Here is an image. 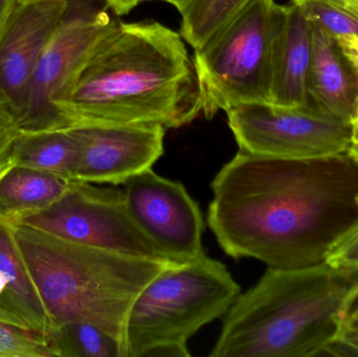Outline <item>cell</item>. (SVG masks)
<instances>
[{
    "instance_id": "obj_1",
    "label": "cell",
    "mask_w": 358,
    "mask_h": 357,
    "mask_svg": "<svg viewBox=\"0 0 358 357\" xmlns=\"http://www.w3.org/2000/svg\"><path fill=\"white\" fill-rule=\"evenodd\" d=\"M212 191L208 224L223 252L271 268L323 263L358 224V159L350 152L278 159L239 149Z\"/></svg>"
},
{
    "instance_id": "obj_2",
    "label": "cell",
    "mask_w": 358,
    "mask_h": 357,
    "mask_svg": "<svg viewBox=\"0 0 358 357\" xmlns=\"http://www.w3.org/2000/svg\"><path fill=\"white\" fill-rule=\"evenodd\" d=\"M55 108L62 130L134 124L169 129L202 112L193 59L182 37L157 21L115 23Z\"/></svg>"
},
{
    "instance_id": "obj_3",
    "label": "cell",
    "mask_w": 358,
    "mask_h": 357,
    "mask_svg": "<svg viewBox=\"0 0 358 357\" xmlns=\"http://www.w3.org/2000/svg\"><path fill=\"white\" fill-rule=\"evenodd\" d=\"M357 287L358 270L326 262L268 268L225 314L210 356H327L342 333L345 308Z\"/></svg>"
},
{
    "instance_id": "obj_4",
    "label": "cell",
    "mask_w": 358,
    "mask_h": 357,
    "mask_svg": "<svg viewBox=\"0 0 358 357\" xmlns=\"http://www.w3.org/2000/svg\"><path fill=\"white\" fill-rule=\"evenodd\" d=\"M12 226L55 329L90 323L125 349L126 320L134 300L159 272L178 263L73 242L24 224Z\"/></svg>"
},
{
    "instance_id": "obj_5",
    "label": "cell",
    "mask_w": 358,
    "mask_h": 357,
    "mask_svg": "<svg viewBox=\"0 0 358 357\" xmlns=\"http://www.w3.org/2000/svg\"><path fill=\"white\" fill-rule=\"evenodd\" d=\"M285 10L275 0H250L194 50L202 113L208 119L237 105L271 103Z\"/></svg>"
},
{
    "instance_id": "obj_6",
    "label": "cell",
    "mask_w": 358,
    "mask_h": 357,
    "mask_svg": "<svg viewBox=\"0 0 358 357\" xmlns=\"http://www.w3.org/2000/svg\"><path fill=\"white\" fill-rule=\"evenodd\" d=\"M240 286L224 264L204 254L168 266L138 293L125 326L127 357H144L163 344H185L202 327L223 318Z\"/></svg>"
},
{
    "instance_id": "obj_7",
    "label": "cell",
    "mask_w": 358,
    "mask_h": 357,
    "mask_svg": "<svg viewBox=\"0 0 358 357\" xmlns=\"http://www.w3.org/2000/svg\"><path fill=\"white\" fill-rule=\"evenodd\" d=\"M12 224H24L82 245L171 261L141 232L128 211L124 191L113 186L73 180L52 205Z\"/></svg>"
},
{
    "instance_id": "obj_8",
    "label": "cell",
    "mask_w": 358,
    "mask_h": 357,
    "mask_svg": "<svg viewBox=\"0 0 358 357\" xmlns=\"http://www.w3.org/2000/svg\"><path fill=\"white\" fill-rule=\"evenodd\" d=\"M240 150L278 159L343 154L352 145V124L317 109L246 103L225 111Z\"/></svg>"
},
{
    "instance_id": "obj_9",
    "label": "cell",
    "mask_w": 358,
    "mask_h": 357,
    "mask_svg": "<svg viewBox=\"0 0 358 357\" xmlns=\"http://www.w3.org/2000/svg\"><path fill=\"white\" fill-rule=\"evenodd\" d=\"M115 21L105 10L66 17L44 48L17 117L21 133L61 129L55 103Z\"/></svg>"
},
{
    "instance_id": "obj_10",
    "label": "cell",
    "mask_w": 358,
    "mask_h": 357,
    "mask_svg": "<svg viewBox=\"0 0 358 357\" xmlns=\"http://www.w3.org/2000/svg\"><path fill=\"white\" fill-rule=\"evenodd\" d=\"M123 187L134 224L166 259L185 263L204 255L202 213L181 182L162 177L150 168Z\"/></svg>"
},
{
    "instance_id": "obj_11",
    "label": "cell",
    "mask_w": 358,
    "mask_h": 357,
    "mask_svg": "<svg viewBox=\"0 0 358 357\" xmlns=\"http://www.w3.org/2000/svg\"><path fill=\"white\" fill-rule=\"evenodd\" d=\"M67 130L80 148L77 182L123 184L152 168L165 151L167 128L161 124L88 125Z\"/></svg>"
},
{
    "instance_id": "obj_12",
    "label": "cell",
    "mask_w": 358,
    "mask_h": 357,
    "mask_svg": "<svg viewBox=\"0 0 358 357\" xmlns=\"http://www.w3.org/2000/svg\"><path fill=\"white\" fill-rule=\"evenodd\" d=\"M69 8V0H13L0 33V94L16 117L36 65Z\"/></svg>"
},
{
    "instance_id": "obj_13",
    "label": "cell",
    "mask_w": 358,
    "mask_h": 357,
    "mask_svg": "<svg viewBox=\"0 0 358 357\" xmlns=\"http://www.w3.org/2000/svg\"><path fill=\"white\" fill-rule=\"evenodd\" d=\"M311 36L308 81L311 104L323 112L351 123L357 96L355 71L332 34L313 23Z\"/></svg>"
},
{
    "instance_id": "obj_14",
    "label": "cell",
    "mask_w": 358,
    "mask_h": 357,
    "mask_svg": "<svg viewBox=\"0 0 358 357\" xmlns=\"http://www.w3.org/2000/svg\"><path fill=\"white\" fill-rule=\"evenodd\" d=\"M278 42L271 104L281 107L311 105L308 92L313 23L290 0Z\"/></svg>"
},
{
    "instance_id": "obj_15",
    "label": "cell",
    "mask_w": 358,
    "mask_h": 357,
    "mask_svg": "<svg viewBox=\"0 0 358 357\" xmlns=\"http://www.w3.org/2000/svg\"><path fill=\"white\" fill-rule=\"evenodd\" d=\"M0 272L8 280V287L0 297V320L50 337L55 330L52 319L17 247L12 224L2 217H0Z\"/></svg>"
},
{
    "instance_id": "obj_16",
    "label": "cell",
    "mask_w": 358,
    "mask_h": 357,
    "mask_svg": "<svg viewBox=\"0 0 358 357\" xmlns=\"http://www.w3.org/2000/svg\"><path fill=\"white\" fill-rule=\"evenodd\" d=\"M73 180L15 165L0 180V217L13 222L58 201Z\"/></svg>"
},
{
    "instance_id": "obj_17",
    "label": "cell",
    "mask_w": 358,
    "mask_h": 357,
    "mask_svg": "<svg viewBox=\"0 0 358 357\" xmlns=\"http://www.w3.org/2000/svg\"><path fill=\"white\" fill-rule=\"evenodd\" d=\"M79 161V145L69 130L20 134L17 165L75 180Z\"/></svg>"
},
{
    "instance_id": "obj_18",
    "label": "cell",
    "mask_w": 358,
    "mask_h": 357,
    "mask_svg": "<svg viewBox=\"0 0 358 357\" xmlns=\"http://www.w3.org/2000/svg\"><path fill=\"white\" fill-rule=\"evenodd\" d=\"M50 337L58 357H127L119 340L90 323H65Z\"/></svg>"
},
{
    "instance_id": "obj_19",
    "label": "cell",
    "mask_w": 358,
    "mask_h": 357,
    "mask_svg": "<svg viewBox=\"0 0 358 357\" xmlns=\"http://www.w3.org/2000/svg\"><path fill=\"white\" fill-rule=\"evenodd\" d=\"M250 0H192L181 14L180 35L194 50L220 31Z\"/></svg>"
},
{
    "instance_id": "obj_20",
    "label": "cell",
    "mask_w": 358,
    "mask_h": 357,
    "mask_svg": "<svg viewBox=\"0 0 358 357\" xmlns=\"http://www.w3.org/2000/svg\"><path fill=\"white\" fill-rule=\"evenodd\" d=\"M0 357H58L52 337L0 320Z\"/></svg>"
},
{
    "instance_id": "obj_21",
    "label": "cell",
    "mask_w": 358,
    "mask_h": 357,
    "mask_svg": "<svg viewBox=\"0 0 358 357\" xmlns=\"http://www.w3.org/2000/svg\"><path fill=\"white\" fill-rule=\"evenodd\" d=\"M304 10L310 22L325 29L334 37L358 35V20L346 10L323 0H292Z\"/></svg>"
},
{
    "instance_id": "obj_22",
    "label": "cell",
    "mask_w": 358,
    "mask_h": 357,
    "mask_svg": "<svg viewBox=\"0 0 358 357\" xmlns=\"http://www.w3.org/2000/svg\"><path fill=\"white\" fill-rule=\"evenodd\" d=\"M20 134L16 115L0 94V180L17 165L16 149Z\"/></svg>"
},
{
    "instance_id": "obj_23",
    "label": "cell",
    "mask_w": 358,
    "mask_h": 357,
    "mask_svg": "<svg viewBox=\"0 0 358 357\" xmlns=\"http://www.w3.org/2000/svg\"><path fill=\"white\" fill-rule=\"evenodd\" d=\"M325 262L334 268L358 270V224L332 247Z\"/></svg>"
},
{
    "instance_id": "obj_24",
    "label": "cell",
    "mask_w": 358,
    "mask_h": 357,
    "mask_svg": "<svg viewBox=\"0 0 358 357\" xmlns=\"http://www.w3.org/2000/svg\"><path fill=\"white\" fill-rule=\"evenodd\" d=\"M338 40L341 50L344 52L345 57L348 59L349 63L355 71L357 81V96L355 103V112L351 124L358 122V35H345L336 37Z\"/></svg>"
},
{
    "instance_id": "obj_25",
    "label": "cell",
    "mask_w": 358,
    "mask_h": 357,
    "mask_svg": "<svg viewBox=\"0 0 358 357\" xmlns=\"http://www.w3.org/2000/svg\"><path fill=\"white\" fill-rule=\"evenodd\" d=\"M191 356L185 344H163L149 350L144 357H187Z\"/></svg>"
},
{
    "instance_id": "obj_26",
    "label": "cell",
    "mask_w": 358,
    "mask_h": 357,
    "mask_svg": "<svg viewBox=\"0 0 358 357\" xmlns=\"http://www.w3.org/2000/svg\"><path fill=\"white\" fill-rule=\"evenodd\" d=\"M117 15H126L131 12L142 0H104Z\"/></svg>"
},
{
    "instance_id": "obj_27",
    "label": "cell",
    "mask_w": 358,
    "mask_h": 357,
    "mask_svg": "<svg viewBox=\"0 0 358 357\" xmlns=\"http://www.w3.org/2000/svg\"><path fill=\"white\" fill-rule=\"evenodd\" d=\"M323 1L346 10L358 20V0H323Z\"/></svg>"
},
{
    "instance_id": "obj_28",
    "label": "cell",
    "mask_w": 358,
    "mask_h": 357,
    "mask_svg": "<svg viewBox=\"0 0 358 357\" xmlns=\"http://www.w3.org/2000/svg\"><path fill=\"white\" fill-rule=\"evenodd\" d=\"M355 316H358V287L353 291L347 302L346 308H345L344 323Z\"/></svg>"
},
{
    "instance_id": "obj_29",
    "label": "cell",
    "mask_w": 358,
    "mask_h": 357,
    "mask_svg": "<svg viewBox=\"0 0 358 357\" xmlns=\"http://www.w3.org/2000/svg\"><path fill=\"white\" fill-rule=\"evenodd\" d=\"M13 0H0V33H1L2 27L6 23V17L10 12V6H12Z\"/></svg>"
},
{
    "instance_id": "obj_30",
    "label": "cell",
    "mask_w": 358,
    "mask_h": 357,
    "mask_svg": "<svg viewBox=\"0 0 358 357\" xmlns=\"http://www.w3.org/2000/svg\"><path fill=\"white\" fill-rule=\"evenodd\" d=\"M343 331L358 335V316L349 319L343 325Z\"/></svg>"
},
{
    "instance_id": "obj_31",
    "label": "cell",
    "mask_w": 358,
    "mask_h": 357,
    "mask_svg": "<svg viewBox=\"0 0 358 357\" xmlns=\"http://www.w3.org/2000/svg\"><path fill=\"white\" fill-rule=\"evenodd\" d=\"M349 152L358 159V122L352 124V145Z\"/></svg>"
},
{
    "instance_id": "obj_32",
    "label": "cell",
    "mask_w": 358,
    "mask_h": 357,
    "mask_svg": "<svg viewBox=\"0 0 358 357\" xmlns=\"http://www.w3.org/2000/svg\"><path fill=\"white\" fill-rule=\"evenodd\" d=\"M162 1L168 2V3L172 4V6H176V8H178L179 13H181L185 10V6H187L192 0H162Z\"/></svg>"
},
{
    "instance_id": "obj_33",
    "label": "cell",
    "mask_w": 358,
    "mask_h": 357,
    "mask_svg": "<svg viewBox=\"0 0 358 357\" xmlns=\"http://www.w3.org/2000/svg\"><path fill=\"white\" fill-rule=\"evenodd\" d=\"M6 287H8V280H6V276L0 272V297L3 295Z\"/></svg>"
}]
</instances>
